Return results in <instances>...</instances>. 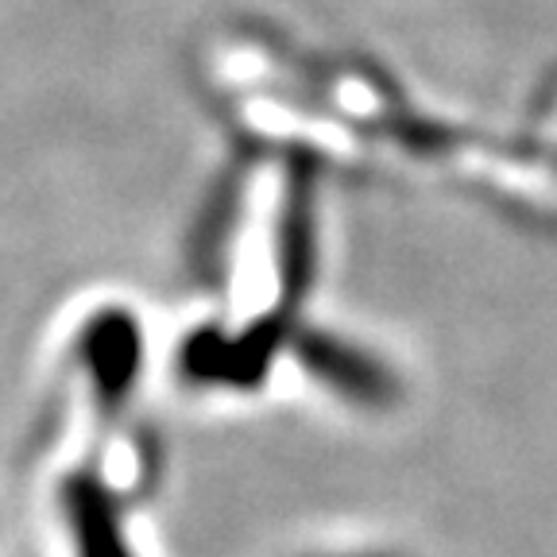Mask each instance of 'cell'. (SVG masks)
I'll list each match as a JSON object with an SVG mask.
<instances>
[]
</instances>
